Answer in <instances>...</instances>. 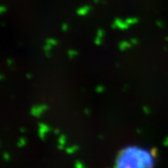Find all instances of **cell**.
<instances>
[{"instance_id": "cell-1", "label": "cell", "mask_w": 168, "mask_h": 168, "mask_svg": "<svg viewBox=\"0 0 168 168\" xmlns=\"http://www.w3.org/2000/svg\"><path fill=\"white\" fill-rule=\"evenodd\" d=\"M154 156L146 150L135 146H129L118 154L115 168H153Z\"/></svg>"}, {"instance_id": "cell-2", "label": "cell", "mask_w": 168, "mask_h": 168, "mask_svg": "<svg viewBox=\"0 0 168 168\" xmlns=\"http://www.w3.org/2000/svg\"><path fill=\"white\" fill-rule=\"evenodd\" d=\"M112 27H115V28H119L120 30H126L129 27V25L125 22V20L124 21L121 19L117 18L115 19V21H114Z\"/></svg>"}, {"instance_id": "cell-3", "label": "cell", "mask_w": 168, "mask_h": 168, "mask_svg": "<svg viewBox=\"0 0 168 168\" xmlns=\"http://www.w3.org/2000/svg\"><path fill=\"white\" fill-rule=\"evenodd\" d=\"M47 109V106L46 105H39V106H35L33 108L31 109V114L34 116L36 117H39L40 115L44 112Z\"/></svg>"}, {"instance_id": "cell-4", "label": "cell", "mask_w": 168, "mask_h": 168, "mask_svg": "<svg viewBox=\"0 0 168 168\" xmlns=\"http://www.w3.org/2000/svg\"><path fill=\"white\" fill-rule=\"evenodd\" d=\"M90 6H81L80 8L77 9L76 11V13L79 15V16H86L90 12Z\"/></svg>"}, {"instance_id": "cell-5", "label": "cell", "mask_w": 168, "mask_h": 168, "mask_svg": "<svg viewBox=\"0 0 168 168\" xmlns=\"http://www.w3.org/2000/svg\"><path fill=\"white\" fill-rule=\"evenodd\" d=\"M49 130V128L47 127V125L45 124H41L39 127V135L41 139H43L45 137V133H47Z\"/></svg>"}, {"instance_id": "cell-6", "label": "cell", "mask_w": 168, "mask_h": 168, "mask_svg": "<svg viewBox=\"0 0 168 168\" xmlns=\"http://www.w3.org/2000/svg\"><path fill=\"white\" fill-rule=\"evenodd\" d=\"M139 20H138L136 17H129L125 20V22L127 23L130 26V25H134L135 23H137Z\"/></svg>"}, {"instance_id": "cell-7", "label": "cell", "mask_w": 168, "mask_h": 168, "mask_svg": "<svg viewBox=\"0 0 168 168\" xmlns=\"http://www.w3.org/2000/svg\"><path fill=\"white\" fill-rule=\"evenodd\" d=\"M130 46H131V44L127 42V41H122V42H121L120 45H119V47H120V49H121V51L126 50L127 48H129Z\"/></svg>"}, {"instance_id": "cell-8", "label": "cell", "mask_w": 168, "mask_h": 168, "mask_svg": "<svg viewBox=\"0 0 168 168\" xmlns=\"http://www.w3.org/2000/svg\"><path fill=\"white\" fill-rule=\"evenodd\" d=\"M56 43H57V41L53 38H48L46 40V44H48L50 45H55Z\"/></svg>"}, {"instance_id": "cell-9", "label": "cell", "mask_w": 168, "mask_h": 168, "mask_svg": "<svg viewBox=\"0 0 168 168\" xmlns=\"http://www.w3.org/2000/svg\"><path fill=\"white\" fill-rule=\"evenodd\" d=\"M76 51H74V50H69V52H68V55L69 56V58H73L75 57V56H76Z\"/></svg>"}, {"instance_id": "cell-10", "label": "cell", "mask_w": 168, "mask_h": 168, "mask_svg": "<svg viewBox=\"0 0 168 168\" xmlns=\"http://www.w3.org/2000/svg\"><path fill=\"white\" fill-rule=\"evenodd\" d=\"M59 143L61 144V145H65V143H66V138H65V136H61L59 139Z\"/></svg>"}, {"instance_id": "cell-11", "label": "cell", "mask_w": 168, "mask_h": 168, "mask_svg": "<svg viewBox=\"0 0 168 168\" xmlns=\"http://www.w3.org/2000/svg\"><path fill=\"white\" fill-rule=\"evenodd\" d=\"M26 143V140L23 139V138H21V139H20V140H19L18 142V144L19 146H23V145H24V144Z\"/></svg>"}, {"instance_id": "cell-12", "label": "cell", "mask_w": 168, "mask_h": 168, "mask_svg": "<svg viewBox=\"0 0 168 168\" xmlns=\"http://www.w3.org/2000/svg\"><path fill=\"white\" fill-rule=\"evenodd\" d=\"M62 29L63 31H66L69 29V25L66 24V23H63L62 26Z\"/></svg>"}, {"instance_id": "cell-13", "label": "cell", "mask_w": 168, "mask_h": 168, "mask_svg": "<svg viewBox=\"0 0 168 168\" xmlns=\"http://www.w3.org/2000/svg\"><path fill=\"white\" fill-rule=\"evenodd\" d=\"M103 36H104V31L102 30H99L98 32H97V37H100L102 38Z\"/></svg>"}, {"instance_id": "cell-14", "label": "cell", "mask_w": 168, "mask_h": 168, "mask_svg": "<svg viewBox=\"0 0 168 168\" xmlns=\"http://www.w3.org/2000/svg\"><path fill=\"white\" fill-rule=\"evenodd\" d=\"M6 11V7L5 6H2L0 7V12L1 13H4Z\"/></svg>"}, {"instance_id": "cell-15", "label": "cell", "mask_w": 168, "mask_h": 168, "mask_svg": "<svg viewBox=\"0 0 168 168\" xmlns=\"http://www.w3.org/2000/svg\"><path fill=\"white\" fill-rule=\"evenodd\" d=\"M138 43V41L136 39H135V38H132V39L131 40V44H133V45H136V44Z\"/></svg>"}, {"instance_id": "cell-16", "label": "cell", "mask_w": 168, "mask_h": 168, "mask_svg": "<svg viewBox=\"0 0 168 168\" xmlns=\"http://www.w3.org/2000/svg\"><path fill=\"white\" fill-rule=\"evenodd\" d=\"M164 145H165V146H168V137L167 138L166 140H165V141H164Z\"/></svg>"}, {"instance_id": "cell-17", "label": "cell", "mask_w": 168, "mask_h": 168, "mask_svg": "<svg viewBox=\"0 0 168 168\" xmlns=\"http://www.w3.org/2000/svg\"><path fill=\"white\" fill-rule=\"evenodd\" d=\"M143 110L146 111V113H149V110H147V109H146V107H144Z\"/></svg>"}, {"instance_id": "cell-18", "label": "cell", "mask_w": 168, "mask_h": 168, "mask_svg": "<svg viewBox=\"0 0 168 168\" xmlns=\"http://www.w3.org/2000/svg\"><path fill=\"white\" fill-rule=\"evenodd\" d=\"M93 2H95V3H98L99 2H100V0H93Z\"/></svg>"}]
</instances>
